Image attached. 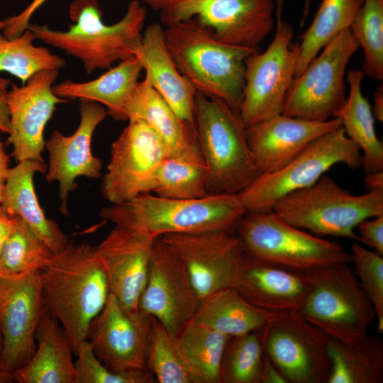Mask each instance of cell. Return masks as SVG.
Returning a JSON list of instances; mask_svg holds the SVG:
<instances>
[{
  "instance_id": "obj_18",
  "label": "cell",
  "mask_w": 383,
  "mask_h": 383,
  "mask_svg": "<svg viewBox=\"0 0 383 383\" xmlns=\"http://www.w3.org/2000/svg\"><path fill=\"white\" fill-rule=\"evenodd\" d=\"M152 317L127 313L110 293L106 305L90 323L87 340L98 359L116 372L148 370L146 348Z\"/></svg>"
},
{
  "instance_id": "obj_6",
  "label": "cell",
  "mask_w": 383,
  "mask_h": 383,
  "mask_svg": "<svg viewBox=\"0 0 383 383\" xmlns=\"http://www.w3.org/2000/svg\"><path fill=\"white\" fill-rule=\"evenodd\" d=\"M271 210L289 224L315 235L361 243L355 228L365 219L383 215V190L355 195L325 174L312 185L279 199Z\"/></svg>"
},
{
  "instance_id": "obj_26",
  "label": "cell",
  "mask_w": 383,
  "mask_h": 383,
  "mask_svg": "<svg viewBox=\"0 0 383 383\" xmlns=\"http://www.w3.org/2000/svg\"><path fill=\"white\" fill-rule=\"evenodd\" d=\"M45 170L44 162H18L9 170L1 204L8 214L23 219L50 249L57 253L70 240L55 221L46 217L38 202L33 177L36 172L45 173Z\"/></svg>"
},
{
  "instance_id": "obj_49",
  "label": "cell",
  "mask_w": 383,
  "mask_h": 383,
  "mask_svg": "<svg viewBox=\"0 0 383 383\" xmlns=\"http://www.w3.org/2000/svg\"><path fill=\"white\" fill-rule=\"evenodd\" d=\"M365 174V184L367 192L383 190V171Z\"/></svg>"
},
{
  "instance_id": "obj_56",
  "label": "cell",
  "mask_w": 383,
  "mask_h": 383,
  "mask_svg": "<svg viewBox=\"0 0 383 383\" xmlns=\"http://www.w3.org/2000/svg\"><path fill=\"white\" fill-rule=\"evenodd\" d=\"M1 336H0V353H1Z\"/></svg>"
},
{
  "instance_id": "obj_22",
  "label": "cell",
  "mask_w": 383,
  "mask_h": 383,
  "mask_svg": "<svg viewBox=\"0 0 383 383\" xmlns=\"http://www.w3.org/2000/svg\"><path fill=\"white\" fill-rule=\"evenodd\" d=\"M340 126L334 117L319 121L281 113L246 128V133L260 174L279 170L314 140Z\"/></svg>"
},
{
  "instance_id": "obj_40",
  "label": "cell",
  "mask_w": 383,
  "mask_h": 383,
  "mask_svg": "<svg viewBox=\"0 0 383 383\" xmlns=\"http://www.w3.org/2000/svg\"><path fill=\"white\" fill-rule=\"evenodd\" d=\"M350 262L353 272L372 303L377 319V328L383 331V255L364 248L360 243L351 246Z\"/></svg>"
},
{
  "instance_id": "obj_31",
  "label": "cell",
  "mask_w": 383,
  "mask_h": 383,
  "mask_svg": "<svg viewBox=\"0 0 383 383\" xmlns=\"http://www.w3.org/2000/svg\"><path fill=\"white\" fill-rule=\"evenodd\" d=\"M269 313L251 304L232 287L204 298L192 322L237 336L260 328Z\"/></svg>"
},
{
  "instance_id": "obj_24",
  "label": "cell",
  "mask_w": 383,
  "mask_h": 383,
  "mask_svg": "<svg viewBox=\"0 0 383 383\" xmlns=\"http://www.w3.org/2000/svg\"><path fill=\"white\" fill-rule=\"evenodd\" d=\"M135 56L145 72L144 79L182 120L195 125L197 91L177 68L167 47L164 28L160 24L152 23L146 28Z\"/></svg>"
},
{
  "instance_id": "obj_28",
  "label": "cell",
  "mask_w": 383,
  "mask_h": 383,
  "mask_svg": "<svg viewBox=\"0 0 383 383\" xmlns=\"http://www.w3.org/2000/svg\"><path fill=\"white\" fill-rule=\"evenodd\" d=\"M142 71L138 59L133 56L95 79L85 82L66 80L53 86L52 90L66 100L77 99L101 104L113 118L126 121V104Z\"/></svg>"
},
{
  "instance_id": "obj_29",
  "label": "cell",
  "mask_w": 383,
  "mask_h": 383,
  "mask_svg": "<svg viewBox=\"0 0 383 383\" xmlns=\"http://www.w3.org/2000/svg\"><path fill=\"white\" fill-rule=\"evenodd\" d=\"M364 75L360 70L348 72L349 94L333 117L340 121L346 135L360 148L365 172H382L383 143L376 133L372 106L362 93Z\"/></svg>"
},
{
  "instance_id": "obj_17",
  "label": "cell",
  "mask_w": 383,
  "mask_h": 383,
  "mask_svg": "<svg viewBox=\"0 0 383 383\" xmlns=\"http://www.w3.org/2000/svg\"><path fill=\"white\" fill-rule=\"evenodd\" d=\"M201 300L175 252L159 237L154 241L139 309L175 337L193 319Z\"/></svg>"
},
{
  "instance_id": "obj_43",
  "label": "cell",
  "mask_w": 383,
  "mask_h": 383,
  "mask_svg": "<svg viewBox=\"0 0 383 383\" xmlns=\"http://www.w3.org/2000/svg\"><path fill=\"white\" fill-rule=\"evenodd\" d=\"M47 0H33L21 13L5 19L6 26L3 35L9 39L19 36L30 24V20L34 13Z\"/></svg>"
},
{
  "instance_id": "obj_51",
  "label": "cell",
  "mask_w": 383,
  "mask_h": 383,
  "mask_svg": "<svg viewBox=\"0 0 383 383\" xmlns=\"http://www.w3.org/2000/svg\"><path fill=\"white\" fill-rule=\"evenodd\" d=\"M13 382V373L0 369V383H11Z\"/></svg>"
},
{
  "instance_id": "obj_12",
  "label": "cell",
  "mask_w": 383,
  "mask_h": 383,
  "mask_svg": "<svg viewBox=\"0 0 383 383\" xmlns=\"http://www.w3.org/2000/svg\"><path fill=\"white\" fill-rule=\"evenodd\" d=\"M292 26L277 21L266 50L245 61V85L240 115L246 128L282 113L284 99L295 77L299 43L292 44Z\"/></svg>"
},
{
  "instance_id": "obj_38",
  "label": "cell",
  "mask_w": 383,
  "mask_h": 383,
  "mask_svg": "<svg viewBox=\"0 0 383 383\" xmlns=\"http://www.w3.org/2000/svg\"><path fill=\"white\" fill-rule=\"evenodd\" d=\"M264 356L260 328L231 337L221 360V383H260Z\"/></svg>"
},
{
  "instance_id": "obj_27",
  "label": "cell",
  "mask_w": 383,
  "mask_h": 383,
  "mask_svg": "<svg viewBox=\"0 0 383 383\" xmlns=\"http://www.w3.org/2000/svg\"><path fill=\"white\" fill-rule=\"evenodd\" d=\"M127 120L142 121L163 140L169 154L198 145L195 125L182 120L144 79L135 85L125 106Z\"/></svg>"
},
{
  "instance_id": "obj_53",
  "label": "cell",
  "mask_w": 383,
  "mask_h": 383,
  "mask_svg": "<svg viewBox=\"0 0 383 383\" xmlns=\"http://www.w3.org/2000/svg\"><path fill=\"white\" fill-rule=\"evenodd\" d=\"M311 1V0H304V9L303 17L301 18V26H303L304 22L305 21V19L309 14Z\"/></svg>"
},
{
  "instance_id": "obj_39",
  "label": "cell",
  "mask_w": 383,
  "mask_h": 383,
  "mask_svg": "<svg viewBox=\"0 0 383 383\" xmlns=\"http://www.w3.org/2000/svg\"><path fill=\"white\" fill-rule=\"evenodd\" d=\"M350 30L362 47V72L370 78L383 79V0H363Z\"/></svg>"
},
{
  "instance_id": "obj_50",
  "label": "cell",
  "mask_w": 383,
  "mask_h": 383,
  "mask_svg": "<svg viewBox=\"0 0 383 383\" xmlns=\"http://www.w3.org/2000/svg\"><path fill=\"white\" fill-rule=\"evenodd\" d=\"M155 11H162L170 8L179 0H141Z\"/></svg>"
},
{
  "instance_id": "obj_21",
  "label": "cell",
  "mask_w": 383,
  "mask_h": 383,
  "mask_svg": "<svg viewBox=\"0 0 383 383\" xmlns=\"http://www.w3.org/2000/svg\"><path fill=\"white\" fill-rule=\"evenodd\" d=\"M79 112V125L73 134L67 136L55 131L45 142L50 157L46 179L57 182L60 211L65 216L69 214V194L77 188L75 179L82 176L98 179L102 167L100 158L91 152V143L97 126L108 115L107 110L99 103L82 100Z\"/></svg>"
},
{
  "instance_id": "obj_9",
  "label": "cell",
  "mask_w": 383,
  "mask_h": 383,
  "mask_svg": "<svg viewBox=\"0 0 383 383\" xmlns=\"http://www.w3.org/2000/svg\"><path fill=\"white\" fill-rule=\"evenodd\" d=\"M312 292L300 313L329 338L350 342L367 333L375 316L370 299L349 264L308 272Z\"/></svg>"
},
{
  "instance_id": "obj_3",
  "label": "cell",
  "mask_w": 383,
  "mask_h": 383,
  "mask_svg": "<svg viewBox=\"0 0 383 383\" xmlns=\"http://www.w3.org/2000/svg\"><path fill=\"white\" fill-rule=\"evenodd\" d=\"M164 33L177 68L196 91L221 99L239 111L245 61L258 50L224 43L195 18L167 25Z\"/></svg>"
},
{
  "instance_id": "obj_55",
  "label": "cell",
  "mask_w": 383,
  "mask_h": 383,
  "mask_svg": "<svg viewBox=\"0 0 383 383\" xmlns=\"http://www.w3.org/2000/svg\"><path fill=\"white\" fill-rule=\"evenodd\" d=\"M5 26H6L5 21L4 20L0 21V31L4 30V28H5Z\"/></svg>"
},
{
  "instance_id": "obj_16",
  "label": "cell",
  "mask_w": 383,
  "mask_h": 383,
  "mask_svg": "<svg viewBox=\"0 0 383 383\" xmlns=\"http://www.w3.org/2000/svg\"><path fill=\"white\" fill-rule=\"evenodd\" d=\"M160 238L182 261L201 301L216 292L236 288L244 251L232 232L170 233Z\"/></svg>"
},
{
  "instance_id": "obj_46",
  "label": "cell",
  "mask_w": 383,
  "mask_h": 383,
  "mask_svg": "<svg viewBox=\"0 0 383 383\" xmlns=\"http://www.w3.org/2000/svg\"><path fill=\"white\" fill-rule=\"evenodd\" d=\"M11 131V119L8 104V91L0 89V131L6 133Z\"/></svg>"
},
{
  "instance_id": "obj_8",
  "label": "cell",
  "mask_w": 383,
  "mask_h": 383,
  "mask_svg": "<svg viewBox=\"0 0 383 383\" xmlns=\"http://www.w3.org/2000/svg\"><path fill=\"white\" fill-rule=\"evenodd\" d=\"M361 161L360 148L340 126L314 140L279 170L259 174L238 194L247 212L270 211L279 199L312 185L333 165L356 170Z\"/></svg>"
},
{
  "instance_id": "obj_25",
  "label": "cell",
  "mask_w": 383,
  "mask_h": 383,
  "mask_svg": "<svg viewBox=\"0 0 383 383\" xmlns=\"http://www.w3.org/2000/svg\"><path fill=\"white\" fill-rule=\"evenodd\" d=\"M35 340L36 348L30 360L13 373L14 382L76 383L75 362L70 340L57 318L45 307Z\"/></svg>"
},
{
  "instance_id": "obj_19",
  "label": "cell",
  "mask_w": 383,
  "mask_h": 383,
  "mask_svg": "<svg viewBox=\"0 0 383 383\" xmlns=\"http://www.w3.org/2000/svg\"><path fill=\"white\" fill-rule=\"evenodd\" d=\"M58 70H45L33 75L21 87L12 84L8 91L11 131L8 142L12 156L18 162H44V130L58 104L67 100L55 94L52 84Z\"/></svg>"
},
{
  "instance_id": "obj_13",
  "label": "cell",
  "mask_w": 383,
  "mask_h": 383,
  "mask_svg": "<svg viewBox=\"0 0 383 383\" xmlns=\"http://www.w3.org/2000/svg\"><path fill=\"white\" fill-rule=\"evenodd\" d=\"M272 0H179L160 12L167 26L195 18L220 41L258 50L274 27Z\"/></svg>"
},
{
  "instance_id": "obj_44",
  "label": "cell",
  "mask_w": 383,
  "mask_h": 383,
  "mask_svg": "<svg viewBox=\"0 0 383 383\" xmlns=\"http://www.w3.org/2000/svg\"><path fill=\"white\" fill-rule=\"evenodd\" d=\"M260 383H287L284 377L265 353Z\"/></svg>"
},
{
  "instance_id": "obj_52",
  "label": "cell",
  "mask_w": 383,
  "mask_h": 383,
  "mask_svg": "<svg viewBox=\"0 0 383 383\" xmlns=\"http://www.w3.org/2000/svg\"><path fill=\"white\" fill-rule=\"evenodd\" d=\"M284 4V0H276V9H275V14L277 17V21L282 19V12H283V6Z\"/></svg>"
},
{
  "instance_id": "obj_1",
  "label": "cell",
  "mask_w": 383,
  "mask_h": 383,
  "mask_svg": "<svg viewBox=\"0 0 383 383\" xmlns=\"http://www.w3.org/2000/svg\"><path fill=\"white\" fill-rule=\"evenodd\" d=\"M42 292L45 309L59 321L76 355L110 294L96 246L70 241L55 253L42 271Z\"/></svg>"
},
{
  "instance_id": "obj_30",
  "label": "cell",
  "mask_w": 383,
  "mask_h": 383,
  "mask_svg": "<svg viewBox=\"0 0 383 383\" xmlns=\"http://www.w3.org/2000/svg\"><path fill=\"white\" fill-rule=\"evenodd\" d=\"M331 372L328 383H382L383 340L365 335L350 342L329 338Z\"/></svg>"
},
{
  "instance_id": "obj_33",
  "label": "cell",
  "mask_w": 383,
  "mask_h": 383,
  "mask_svg": "<svg viewBox=\"0 0 383 383\" xmlns=\"http://www.w3.org/2000/svg\"><path fill=\"white\" fill-rule=\"evenodd\" d=\"M363 0H322L315 17L299 43L295 76L301 74L309 62L331 40L350 26Z\"/></svg>"
},
{
  "instance_id": "obj_54",
  "label": "cell",
  "mask_w": 383,
  "mask_h": 383,
  "mask_svg": "<svg viewBox=\"0 0 383 383\" xmlns=\"http://www.w3.org/2000/svg\"><path fill=\"white\" fill-rule=\"evenodd\" d=\"M10 80L6 78L0 77V89H6L10 84Z\"/></svg>"
},
{
  "instance_id": "obj_47",
  "label": "cell",
  "mask_w": 383,
  "mask_h": 383,
  "mask_svg": "<svg viewBox=\"0 0 383 383\" xmlns=\"http://www.w3.org/2000/svg\"><path fill=\"white\" fill-rule=\"evenodd\" d=\"M9 157L0 141V203L2 201L6 179L10 170Z\"/></svg>"
},
{
  "instance_id": "obj_45",
  "label": "cell",
  "mask_w": 383,
  "mask_h": 383,
  "mask_svg": "<svg viewBox=\"0 0 383 383\" xmlns=\"http://www.w3.org/2000/svg\"><path fill=\"white\" fill-rule=\"evenodd\" d=\"M18 217L8 214L0 203V253L4 244L16 224Z\"/></svg>"
},
{
  "instance_id": "obj_7",
  "label": "cell",
  "mask_w": 383,
  "mask_h": 383,
  "mask_svg": "<svg viewBox=\"0 0 383 383\" xmlns=\"http://www.w3.org/2000/svg\"><path fill=\"white\" fill-rule=\"evenodd\" d=\"M235 231L245 255L289 269L308 272L351 261L340 243L295 227L272 210L247 212Z\"/></svg>"
},
{
  "instance_id": "obj_5",
  "label": "cell",
  "mask_w": 383,
  "mask_h": 383,
  "mask_svg": "<svg viewBox=\"0 0 383 383\" xmlns=\"http://www.w3.org/2000/svg\"><path fill=\"white\" fill-rule=\"evenodd\" d=\"M194 124L206 166L209 194H238L260 174L240 112L221 99L197 92Z\"/></svg>"
},
{
  "instance_id": "obj_35",
  "label": "cell",
  "mask_w": 383,
  "mask_h": 383,
  "mask_svg": "<svg viewBox=\"0 0 383 383\" xmlns=\"http://www.w3.org/2000/svg\"><path fill=\"white\" fill-rule=\"evenodd\" d=\"M34 33L27 28L19 36L9 39L0 35V71L19 79L23 85L35 74L45 70H58L66 60L42 46H35Z\"/></svg>"
},
{
  "instance_id": "obj_2",
  "label": "cell",
  "mask_w": 383,
  "mask_h": 383,
  "mask_svg": "<svg viewBox=\"0 0 383 383\" xmlns=\"http://www.w3.org/2000/svg\"><path fill=\"white\" fill-rule=\"evenodd\" d=\"M69 15L74 23L66 31L30 23L28 28L36 39L79 60L91 74L135 56L142 41L147 9L139 0H132L123 17L107 25L96 0H75L70 6Z\"/></svg>"
},
{
  "instance_id": "obj_37",
  "label": "cell",
  "mask_w": 383,
  "mask_h": 383,
  "mask_svg": "<svg viewBox=\"0 0 383 383\" xmlns=\"http://www.w3.org/2000/svg\"><path fill=\"white\" fill-rule=\"evenodd\" d=\"M55 253L20 217L0 253V276L43 271Z\"/></svg>"
},
{
  "instance_id": "obj_34",
  "label": "cell",
  "mask_w": 383,
  "mask_h": 383,
  "mask_svg": "<svg viewBox=\"0 0 383 383\" xmlns=\"http://www.w3.org/2000/svg\"><path fill=\"white\" fill-rule=\"evenodd\" d=\"M231 337L192 321L176 336L180 351L198 383H221V360Z\"/></svg>"
},
{
  "instance_id": "obj_4",
  "label": "cell",
  "mask_w": 383,
  "mask_h": 383,
  "mask_svg": "<svg viewBox=\"0 0 383 383\" xmlns=\"http://www.w3.org/2000/svg\"><path fill=\"white\" fill-rule=\"evenodd\" d=\"M246 213L238 194L179 199L146 193L104 208L100 214L116 226L138 230L157 238L170 233H233Z\"/></svg>"
},
{
  "instance_id": "obj_20",
  "label": "cell",
  "mask_w": 383,
  "mask_h": 383,
  "mask_svg": "<svg viewBox=\"0 0 383 383\" xmlns=\"http://www.w3.org/2000/svg\"><path fill=\"white\" fill-rule=\"evenodd\" d=\"M155 239L142 231L116 226L96 246L110 293L128 313L140 312V300L148 279Z\"/></svg>"
},
{
  "instance_id": "obj_11",
  "label": "cell",
  "mask_w": 383,
  "mask_h": 383,
  "mask_svg": "<svg viewBox=\"0 0 383 383\" xmlns=\"http://www.w3.org/2000/svg\"><path fill=\"white\" fill-rule=\"evenodd\" d=\"M360 45L347 28L322 49L287 92L282 113L313 121L330 119L345 101L344 77Z\"/></svg>"
},
{
  "instance_id": "obj_36",
  "label": "cell",
  "mask_w": 383,
  "mask_h": 383,
  "mask_svg": "<svg viewBox=\"0 0 383 383\" xmlns=\"http://www.w3.org/2000/svg\"><path fill=\"white\" fill-rule=\"evenodd\" d=\"M146 367L159 383H198L176 337L152 317L146 348Z\"/></svg>"
},
{
  "instance_id": "obj_10",
  "label": "cell",
  "mask_w": 383,
  "mask_h": 383,
  "mask_svg": "<svg viewBox=\"0 0 383 383\" xmlns=\"http://www.w3.org/2000/svg\"><path fill=\"white\" fill-rule=\"evenodd\" d=\"M260 334L266 355L287 383H328L329 337L299 311L270 313Z\"/></svg>"
},
{
  "instance_id": "obj_14",
  "label": "cell",
  "mask_w": 383,
  "mask_h": 383,
  "mask_svg": "<svg viewBox=\"0 0 383 383\" xmlns=\"http://www.w3.org/2000/svg\"><path fill=\"white\" fill-rule=\"evenodd\" d=\"M169 155L163 140L142 121H130L112 143L101 191L112 204L150 193L154 176Z\"/></svg>"
},
{
  "instance_id": "obj_42",
  "label": "cell",
  "mask_w": 383,
  "mask_h": 383,
  "mask_svg": "<svg viewBox=\"0 0 383 383\" xmlns=\"http://www.w3.org/2000/svg\"><path fill=\"white\" fill-rule=\"evenodd\" d=\"M357 227L361 243L383 255V215L365 219Z\"/></svg>"
},
{
  "instance_id": "obj_48",
  "label": "cell",
  "mask_w": 383,
  "mask_h": 383,
  "mask_svg": "<svg viewBox=\"0 0 383 383\" xmlns=\"http://www.w3.org/2000/svg\"><path fill=\"white\" fill-rule=\"evenodd\" d=\"M372 113L375 120L383 122V86L382 84L375 90L373 94Z\"/></svg>"
},
{
  "instance_id": "obj_41",
  "label": "cell",
  "mask_w": 383,
  "mask_h": 383,
  "mask_svg": "<svg viewBox=\"0 0 383 383\" xmlns=\"http://www.w3.org/2000/svg\"><path fill=\"white\" fill-rule=\"evenodd\" d=\"M75 362L76 383H154L155 377L148 370L116 372L109 369L95 355L89 343H82Z\"/></svg>"
},
{
  "instance_id": "obj_32",
  "label": "cell",
  "mask_w": 383,
  "mask_h": 383,
  "mask_svg": "<svg viewBox=\"0 0 383 383\" xmlns=\"http://www.w3.org/2000/svg\"><path fill=\"white\" fill-rule=\"evenodd\" d=\"M150 192L161 197L179 199L209 195L206 166L199 144L181 152L169 154L160 165Z\"/></svg>"
},
{
  "instance_id": "obj_23",
  "label": "cell",
  "mask_w": 383,
  "mask_h": 383,
  "mask_svg": "<svg viewBox=\"0 0 383 383\" xmlns=\"http://www.w3.org/2000/svg\"><path fill=\"white\" fill-rule=\"evenodd\" d=\"M313 287L308 272L284 267L244 253L236 289L248 302L266 312H300Z\"/></svg>"
},
{
  "instance_id": "obj_15",
  "label": "cell",
  "mask_w": 383,
  "mask_h": 383,
  "mask_svg": "<svg viewBox=\"0 0 383 383\" xmlns=\"http://www.w3.org/2000/svg\"><path fill=\"white\" fill-rule=\"evenodd\" d=\"M43 311L42 271L0 276L1 370L13 373L30 360Z\"/></svg>"
}]
</instances>
